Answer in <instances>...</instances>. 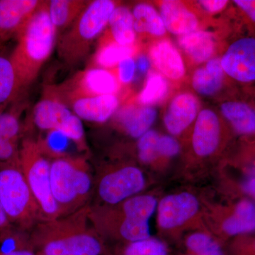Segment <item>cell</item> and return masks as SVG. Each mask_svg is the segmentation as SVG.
Instances as JSON below:
<instances>
[{"mask_svg":"<svg viewBox=\"0 0 255 255\" xmlns=\"http://www.w3.org/2000/svg\"><path fill=\"white\" fill-rule=\"evenodd\" d=\"M194 255H225L221 247L214 241Z\"/></svg>","mask_w":255,"mask_h":255,"instance_id":"40","label":"cell"},{"mask_svg":"<svg viewBox=\"0 0 255 255\" xmlns=\"http://www.w3.org/2000/svg\"><path fill=\"white\" fill-rule=\"evenodd\" d=\"M136 64L132 57L122 60L118 65V76L121 82L124 84L132 81L135 75Z\"/></svg>","mask_w":255,"mask_h":255,"instance_id":"35","label":"cell"},{"mask_svg":"<svg viewBox=\"0 0 255 255\" xmlns=\"http://www.w3.org/2000/svg\"><path fill=\"white\" fill-rule=\"evenodd\" d=\"M179 43L184 51L197 63L209 59L214 51V37L209 32L193 31L182 35Z\"/></svg>","mask_w":255,"mask_h":255,"instance_id":"24","label":"cell"},{"mask_svg":"<svg viewBox=\"0 0 255 255\" xmlns=\"http://www.w3.org/2000/svg\"><path fill=\"white\" fill-rule=\"evenodd\" d=\"M150 61L145 55H141L137 60V67L139 71L141 72V73H146L150 68Z\"/></svg>","mask_w":255,"mask_h":255,"instance_id":"43","label":"cell"},{"mask_svg":"<svg viewBox=\"0 0 255 255\" xmlns=\"http://www.w3.org/2000/svg\"><path fill=\"white\" fill-rule=\"evenodd\" d=\"M221 111L236 131L245 135L255 133V112L249 106L241 102H226L221 106Z\"/></svg>","mask_w":255,"mask_h":255,"instance_id":"26","label":"cell"},{"mask_svg":"<svg viewBox=\"0 0 255 255\" xmlns=\"http://www.w3.org/2000/svg\"><path fill=\"white\" fill-rule=\"evenodd\" d=\"M114 41L124 46H131L135 41L133 17L125 6H117L108 23Z\"/></svg>","mask_w":255,"mask_h":255,"instance_id":"23","label":"cell"},{"mask_svg":"<svg viewBox=\"0 0 255 255\" xmlns=\"http://www.w3.org/2000/svg\"><path fill=\"white\" fill-rule=\"evenodd\" d=\"M0 204L10 223L28 227L38 206L28 187L19 157L0 164Z\"/></svg>","mask_w":255,"mask_h":255,"instance_id":"3","label":"cell"},{"mask_svg":"<svg viewBox=\"0 0 255 255\" xmlns=\"http://www.w3.org/2000/svg\"><path fill=\"white\" fill-rule=\"evenodd\" d=\"M236 255H255V241L238 247Z\"/></svg>","mask_w":255,"mask_h":255,"instance_id":"42","label":"cell"},{"mask_svg":"<svg viewBox=\"0 0 255 255\" xmlns=\"http://www.w3.org/2000/svg\"><path fill=\"white\" fill-rule=\"evenodd\" d=\"M116 7L115 2L111 0L90 1L75 21L58 37L57 49L60 60L68 65L81 61L107 27Z\"/></svg>","mask_w":255,"mask_h":255,"instance_id":"2","label":"cell"},{"mask_svg":"<svg viewBox=\"0 0 255 255\" xmlns=\"http://www.w3.org/2000/svg\"><path fill=\"white\" fill-rule=\"evenodd\" d=\"M58 31L48 14L47 1L28 20L16 37L17 43L9 56L25 89L35 81L43 64L53 53L58 41Z\"/></svg>","mask_w":255,"mask_h":255,"instance_id":"1","label":"cell"},{"mask_svg":"<svg viewBox=\"0 0 255 255\" xmlns=\"http://www.w3.org/2000/svg\"><path fill=\"white\" fill-rule=\"evenodd\" d=\"M134 29L137 33H149L162 36L165 33V26L162 17L150 5L140 3L132 10Z\"/></svg>","mask_w":255,"mask_h":255,"instance_id":"27","label":"cell"},{"mask_svg":"<svg viewBox=\"0 0 255 255\" xmlns=\"http://www.w3.org/2000/svg\"><path fill=\"white\" fill-rule=\"evenodd\" d=\"M156 201L150 196H140L128 199L124 205L125 218L147 221L153 214Z\"/></svg>","mask_w":255,"mask_h":255,"instance_id":"29","label":"cell"},{"mask_svg":"<svg viewBox=\"0 0 255 255\" xmlns=\"http://www.w3.org/2000/svg\"><path fill=\"white\" fill-rule=\"evenodd\" d=\"M119 104L117 96L108 95L77 99L69 105L73 113L82 120L104 123L117 111Z\"/></svg>","mask_w":255,"mask_h":255,"instance_id":"13","label":"cell"},{"mask_svg":"<svg viewBox=\"0 0 255 255\" xmlns=\"http://www.w3.org/2000/svg\"><path fill=\"white\" fill-rule=\"evenodd\" d=\"M92 181L83 168L67 159H57L50 164V187L60 209L85 198Z\"/></svg>","mask_w":255,"mask_h":255,"instance_id":"6","label":"cell"},{"mask_svg":"<svg viewBox=\"0 0 255 255\" xmlns=\"http://www.w3.org/2000/svg\"><path fill=\"white\" fill-rule=\"evenodd\" d=\"M132 46H124L115 41H102L95 52L90 68H113L125 58L131 57Z\"/></svg>","mask_w":255,"mask_h":255,"instance_id":"28","label":"cell"},{"mask_svg":"<svg viewBox=\"0 0 255 255\" xmlns=\"http://www.w3.org/2000/svg\"><path fill=\"white\" fill-rule=\"evenodd\" d=\"M234 2L252 20L255 21V1L254 0H236Z\"/></svg>","mask_w":255,"mask_h":255,"instance_id":"38","label":"cell"},{"mask_svg":"<svg viewBox=\"0 0 255 255\" xmlns=\"http://www.w3.org/2000/svg\"><path fill=\"white\" fill-rule=\"evenodd\" d=\"M198 103L190 94L178 95L172 101L164 117V124L171 133L179 134L195 119Z\"/></svg>","mask_w":255,"mask_h":255,"instance_id":"15","label":"cell"},{"mask_svg":"<svg viewBox=\"0 0 255 255\" xmlns=\"http://www.w3.org/2000/svg\"><path fill=\"white\" fill-rule=\"evenodd\" d=\"M158 153L166 156H173L179 151V145L174 138L169 136L159 137L158 145H157Z\"/></svg>","mask_w":255,"mask_h":255,"instance_id":"36","label":"cell"},{"mask_svg":"<svg viewBox=\"0 0 255 255\" xmlns=\"http://www.w3.org/2000/svg\"><path fill=\"white\" fill-rule=\"evenodd\" d=\"M124 255H167V248L157 240L146 239L130 243Z\"/></svg>","mask_w":255,"mask_h":255,"instance_id":"32","label":"cell"},{"mask_svg":"<svg viewBox=\"0 0 255 255\" xmlns=\"http://www.w3.org/2000/svg\"><path fill=\"white\" fill-rule=\"evenodd\" d=\"M41 2L38 0H0V42L16 38Z\"/></svg>","mask_w":255,"mask_h":255,"instance_id":"10","label":"cell"},{"mask_svg":"<svg viewBox=\"0 0 255 255\" xmlns=\"http://www.w3.org/2000/svg\"><path fill=\"white\" fill-rule=\"evenodd\" d=\"M0 43H1V42H0Z\"/></svg>","mask_w":255,"mask_h":255,"instance_id":"46","label":"cell"},{"mask_svg":"<svg viewBox=\"0 0 255 255\" xmlns=\"http://www.w3.org/2000/svg\"><path fill=\"white\" fill-rule=\"evenodd\" d=\"M223 229L228 236H238L255 231V204L249 199L238 203L232 214L226 219Z\"/></svg>","mask_w":255,"mask_h":255,"instance_id":"20","label":"cell"},{"mask_svg":"<svg viewBox=\"0 0 255 255\" xmlns=\"http://www.w3.org/2000/svg\"><path fill=\"white\" fill-rule=\"evenodd\" d=\"M73 114L66 104L46 90L43 98L33 108V123L41 130H58Z\"/></svg>","mask_w":255,"mask_h":255,"instance_id":"12","label":"cell"},{"mask_svg":"<svg viewBox=\"0 0 255 255\" xmlns=\"http://www.w3.org/2000/svg\"><path fill=\"white\" fill-rule=\"evenodd\" d=\"M10 224H11V223H10L7 216H6V214H5L2 206H1V204H0V230L9 228Z\"/></svg>","mask_w":255,"mask_h":255,"instance_id":"44","label":"cell"},{"mask_svg":"<svg viewBox=\"0 0 255 255\" xmlns=\"http://www.w3.org/2000/svg\"><path fill=\"white\" fill-rule=\"evenodd\" d=\"M159 137L154 130H148L139 139V157L144 162H150L158 155Z\"/></svg>","mask_w":255,"mask_h":255,"instance_id":"33","label":"cell"},{"mask_svg":"<svg viewBox=\"0 0 255 255\" xmlns=\"http://www.w3.org/2000/svg\"><path fill=\"white\" fill-rule=\"evenodd\" d=\"M38 243L43 255H101L103 252L99 238L86 231L48 233Z\"/></svg>","mask_w":255,"mask_h":255,"instance_id":"7","label":"cell"},{"mask_svg":"<svg viewBox=\"0 0 255 255\" xmlns=\"http://www.w3.org/2000/svg\"><path fill=\"white\" fill-rule=\"evenodd\" d=\"M120 233L124 239L132 243L149 239L148 222L125 218L120 227Z\"/></svg>","mask_w":255,"mask_h":255,"instance_id":"31","label":"cell"},{"mask_svg":"<svg viewBox=\"0 0 255 255\" xmlns=\"http://www.w3.org/2000/svg\"><path fill=\"white\" fill-rule=\"evenodd\" d=\"M144 185L145 179L140 169L124 167L102 178L99 194L105 202L116 204L139 192Z\"/></svg>","mask_w":255,"mask_h":255,"instance_id":"8","label":"cell"},{"mask_svg":"<svg viewBox=\"0 0 255 255\" xmlns=\"http://www.w3.org/2000/svg\"><path fill=\"white\" fill-rule=\"evenodd\" d=\"M57 131L61 132L69 140H73L78 145H82L84 143L85 130L82 119L74 113L60 126Z\"/></svg>","mask_w":255,"mask_h":255,"instance_id":"34","label":"cell"},{"mask_svg":"<svg viewBox=\"0 0 255 255\" xmlns=\"http://www.w3.org/2000/svg\"><path fill=\"white\" fill-rule=\"evenodd\" d=\"M220 126L217 116L209 110H203L196 120L193 135V147L197 155L212 153L219 142Z\"/></svg>","mask_w":255,"mask_h":255,"instance_id":"14","label":"cell"},{"mask_svg":"<svg viewBox=\"0 0 255 255\" xmlns=\"http://www.w3.org/2000/svg\"><path fill=\"white\" fill-rule=\"evenodd\" d=\"M118 89V81L112 72L107 69L89 68L63 85L46 90L68 105L77 99L114 95Z\"/></svg>","mask_w":255,"mask_h":255,"instance_id":"5","label":"cell"},{"mask_svg":"<svg viewBox=\"0 0 255 255\" xmlns=\"http://www.w3.org/2000/svg\"><path fill=\"white\" fill-rule=\"evenodd\" d=\"M26 90L9 57L0 55V107L14 102Z\"/></svg>","mask_w":255,"mask_h":255,"instance_id":"22","label":"cell"},{"mask_svg":"<svg viewBox=\"0 0 255 255\" xmlns=\"http://www.w3.org/2000/svg\"><path fill=\"white\" fill-rule=\"evenodd\" d=\"M21 169L39 209L50 219L56 218L60 209L50 187V164L38 142L25 139L19 149Z\"/></svg>","mask_w":255,"mask_h":255,"instance_id":"4","label":"cell"},{"mask_svg":"<svg viewBox=\"0 0 255 255\" xmlns=\"http://www.w3.org/2000/svg\"><path fill=\"white\" fill-rule=\"evenodd\" d=\"M223 70L219 58L209 60L205 68L196 70L193 77V87L201 95H210L222 85Z\"/></svg>","mask_w":255,"mask_h":255,"instance_id":"25","label":"cell"},{"mask_svg":"<svg viewBox=\"0 0 255 255\" xmlns=\"http://www.w3.org/2000/svg\"><path fill=\"white\" fill-rule=\"evenodd\" d=\"M23 95L9 105L0 107V136L18 145L21 132V113L25 109Z\"/></svg>","mask_w":255,"mask_h":255,"instance_id":"21","label":"cell"},{"mask_svg":"<svg viewBox=\"0 0 255 255\" xmlns=\"http://www.w3.org/2000/svg\"><path fill=\"white\" fill-rule=\"evenodd\" d=\"M199 3L202 5L204 9L210 11V12H216L220 10L223 9L226 4H227V1H223V0H210V1H200Z\"/></svg>","mask_w":255,"mask_h":255,"instance_id":"39","label":"cell"},{"mask_svg":"<svg viewBox=\"0 0 255 255\" xmlns=\"http://www.w3.org/2000/svg\"><path fill=\"white\" fill-rule=\"evenodd\" d=\"M242 189L247 195L251 196L255 204V177L247 178L242 183Z\"/></svg>","mask_w":255,"mask_h":255,"instance_id":"41","label":"cell"},{"mask_svg":"<svg viewBox=\"0 0 255 255\" xmlns=\"http://www.w3.org/2000/svg\"><path fill=\"white\" fill-rule=\"evenodd\" d=\"M51 134L48 138V148L55 152L63 151L66 147L69 139L57 130H52Z\"/></svg>","mask_w":255,"mask_h":255,"instance_id":"37","label":"cell"},{"mask_svg":"<svg viewBox=\"0 0 255 255\" xmlns=\"http://www.w3.org/2000/svg\"><path fill=\"white\" fill-rule=\"evenodd\" d=\"M160 10L164 26L174 34H187L197 27L196 16L180 1H164L161 5Z\"/></svg>","mask_w":255,"mask_h":255,"instance_id":"16","label":"cell"},{"mask_svg":"<svg viewBox=\"0 0 255 255\" xmlns=\"http://www.w3.org/2000/svg\"><path fill=\"white\" fill-rule=\"evenodd\" d=\"M156 115V111L147 106L130 107L121 111L118 119L129 135L139 137L147 131L155 122Z\"/></svg>","mask_w":255,"mask_h":255,"instance_id":"18","label":"cell"},{"mask_svg":"<svg viewBox=\"0 0 255 255\" xmlns=\"http://www.w3.org/2000/svg\"><path fill=\"white\" fill-rule=\"evenodd\" d=\"M221 63L223 70L235 80L255 81V38H241L233 43Z\"/></svg>","mask_w":255,"mask_h":255,"instance_id":"9","label":"cell"},{"mask_svg":"<svg viewBox=\"0 0 255 255\" xmlns=\"http://www.w3.org/2000/svg\"><path fill=\"white\" fill-rule=\"evenodd\" d=\"M199 203L195 196L188 193L171 195L161 201L158 221L161 227L172 228L180 226L195 215Z\"/></svg>","mask_w":255,"mask_h":255,"instance_id":"11","label":"cell"},{"mask_svg":"<svg viewBox=\"0 0 255 255\" xmlns=\"http://www.w3.org/2000/svg\"><path fill=\"white\" fill-rule=\"evenodd\" d=\"M167 92V84L163 77L157 73H150L139 95V102L145 106L152 105L162 100Z\"/></svg>","mask_w":255,"mask_h":255,"instance_id":"30","label":"cell"},{"mask_svg":"<svg viewBox=\"0 0 255 255\" xmlns=\"http://www.w3.org/2000/svg\"><path fill=\"white\" fill-rule=\"evenodd\" d=\"M3 255H35V254L30 248H26Z\"/></svg>","mask_w":255,"mask_h":255,"instance_id":"45","label":"cell"},{"mask_svg":"<svg viewBox=\"0 0 255 255\" xmlns=\"http://www.w3.org/2000/svg\"><path fill=\"white\" fill-rule=\"evenodd\" d=\"M90 1L51 0L47 1L50 21L57 31L66 29L85 9Z\"/></svg>","mask_w":255,"mask_h":255,"instance_id":"19","label":"cell"},{"mask_svg":"<svg viewBox=\"0 0 255 255\" xmlns=\"http://www.w3.org/2000/svg\"><path fill=\"white\" fill-rule=\"evenodd\" d=\"M150 53L156 68L165 76L174 80L183 77L185 71L182 57L170 42H157L151 48Z\"/></svg>","mask_w":255,"mask_h":255,"instance_id":"17","label":"cell"}]
</instances>
